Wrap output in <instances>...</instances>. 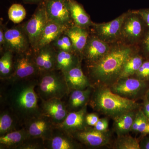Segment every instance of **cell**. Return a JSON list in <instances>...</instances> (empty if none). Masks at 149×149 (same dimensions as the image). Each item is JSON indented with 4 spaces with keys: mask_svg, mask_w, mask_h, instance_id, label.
<instances>
[{
    "mask_svg": "<svg viewBox=\"0 0 149 149\" xmlns=\"http://www.w3.org/2000/svg\"><path fill=\"white\" fill-rule=\"evenodd\" d=\"M40 74L32 50L24 53L14 54L13 73L9 79L3 81L12 82L37 78Z\"/></svg>",
    "mask_w": 149,
    "mask_h": 149,
    "instance_id": "5b68a950",
    "label": "cell"
},
{
    "mask_svg": "<svg viewBox=\"0 0 149 149\" xmlns=\"http://www.w3.org/2000/svg\"><path fill=\"white\" fill-rule=\"evenodd\" d=\"M48 21L45 3L38 5L31 18L24 24L22 27L29 38L31 47L35 51L43 30Z\"/></svg>",
    "mask_w": 149,
    "mask_h": 149,
    "instance_id": "8992f818",
    "label": "cell"
},
{
    "mask_svg": "<svg viewBox=\"0 0 149 149\" xmlns=\"http://www.w3.org/2000/svg\"><path fill=\"white\" fill-rule=\"evenodd\" d=\"M72 135L56 126L51 138L45 141L46 149H76L81 146Z\"/></svg>",
    "mask_w": 149,
    "mask_h": 149,
    "instance_id": "4fadbf2b",
    "label": "cell"
},
{
    "mask_svg": "<svg viewBox=\"0 0 149 149\" xmlns=\"http://www.w3.org/2000/svg\"><path fill=\"white\" fill-rule=\"evenodd\" d=\"M143 63V59L141 56L138 55L130 56L125 62L118 79L136 74Z\"/></svg>",
    "mask_w": 149,
    "mask_h": 149,
    "instance_id": "f1b7e54d",
    "label": "cell"
},
{
    "mask_svg": "<svg viewBox=\"0 0 149 149\" xmlns=\"http://www.w3.org/2000/svg\"><path fill=\"white\" fill-rule=\"evenodd\" d=\"M143 46L145 50L149 54V31L147 32L144 38Z\"/></svg>",
    "mask_w": 149,
    "mask_h": 149,
    "instance_id": "b9f144b4",
    "label": "cell"
},
{
    "mask_svg": "<svg viewBox=\"0 0 149 149\" xmlns=\"http://www.w3.org/2000/svg\"><path fill=\"white\" fill-rule=\"evenodd\" d=\"M93 128L95 130L101 132H105L108 130L109 120L107 118H100L98 122Z\"/></svg>",
    "mask_w": 149,
    "mask_h": 149,
    "instance_id": "e575fe53",
    "label": "cell"
},
{
    "mask_svg": "<svg viewBox=\"0 0 149 149\" xmlns=\"http://www.w3.org/2000/svg\"><path fill=\"white\" fill-rule=\"evenodd\" d=\"M51 45L57 50L74 52L72 42L70 38L65 33V32L53 41Z\"/></svg>",
    "mask_w": 149,
    "mask_h": 149,
    "instance_id": "1f68e13d",
    "label": "cell"
},
{
    "mask_svg": "<svg viewBox=\"0 0 149 149\" xmlns=\"http://www.w3.org/2000/svg\"><path fill=\"white\" fill-rule=\"evenodd\" d=\"M5 26L3 25L1 20L0 24V50L1 53L4 52L5 43Z\"/></svg>",
    "mask_w": 149,
    "mask_h": 149,
    "instance_id": "74e56055",
    "label": "cell"
},
{
    "mask_svg": "<svg viewBox=\"0 0 149 149\" xmlns=\"http://www.w3.org/2000/svg\"><path fill=\"white\" fill-rule=\"evenodd\" d=\"M138 13L149 27V9L139 10Z\"/></svg>",
    "mask_w": 149,
    "mask_h": 149,
    "instance_id": "f35d334b",
    "label": "cell"
},
{
    "mask_svg": "<svg viewBox=\"0 0 149 149\" xmlns=\"http://www.w3.org/2000/svg\"><path fill=\"white\" fill-rule=\"evenodd\" d=\"M143 24L141 19L136 15L126 17L123 24L121 34L130 40L139 39L143 32Z\"/></svg>",
    "mask_w": 149,
    "mask_h": 149,
    "instance_id": "603a6c76",
    "label": "cell"
},
{
    "mask_svg": "<svg viewBox=\"0 0 149 149\" xmlns=\"http://www.w3.org/2000/svg\"><path fill=\"white\" fill-rule=\"evenodd\" d=\"M4 51H9L14 54L24 53L32 50L29 38L22 25L5 30Z\"/></svg>",
    "mask_w": 149,
    "mask_h": 149,
    "instance_id": "52a82bcc",
    "label": "cell"
},
{
    "mask_svg": "<svg viewBox=\"0 0 149 149\" xmlns=\"http://www.w3.org/2000/svg\"><path fill=\"white\" fill-rule=\"evenodd\" d=\"M142 110L146 116L149 119V101L146 97L144 100L143 106Z\"/></svg>",
    "mask_w": 149,
    "mask_h": 149,
    "instance_id": "ab89813d",
    "label": "cell"
},
{
    "mask_svg": "<svg viewBox=\"0 0 149 149\" xmlns=\"http://www.w3.org/2000/svg\"><path fill=\"white\" fill-rule=\"evenodd\" d=\"M70 92L73 90H83L91 86L90 80L81 68L80 63L63 73Z\"/></svg>",
    "mask_w": 149,
    "mask_h": 149,
    "instance_id": "ac0fdd59",
    "label": "cell"
},
{
    "mask_svg": "<svg viewBox=\"0 0 149 149\" xmlns=\"http://www.w3.org/2000/svg\"><path fill=\"white\" fill-rule=\"evenodd\" d=\"M36 91L40 100H62L70 93L64 74L56 69L39 75Z\"/></svg>",
    "mask_w": 149,
    "mask_h": 149,
    "instance_id": "277c9868",
    "label": "cell"
},
{
    "mask_svg": "<svg viewBox=\"0 0 149 149\" xmlns=\"http://www.w3.org/2000/svg\"><path fill=\"white\" fill-rule=\"evenodd\" d=\"M141 149H149V138L145 137L140 141Z\"/></svg>",
    "mask_w": 149,
    "mask_h": 149,
    "instance_id": "60d3db41",
    "label": "cell"
},
{
    "mask_svg": "<svg viewBox=\"0 0 149 149\" xmlns=\"http://www.w3.org/2000/svg\"><path fill=\"white\" fill-rule=\"evenodd\" d=\"M67 27L48 20L43 30L35 51L48 45L65 32Z\"/></svg>",
    "mask_w": 149,
    "mask_h": 149,
    "instance_id": "44dd1931",
    "label": "cell"
},
{
    "mask_svg": "<svg viewBox=\"0 0 149 149\" xmlns=\"http://www.w3.org/2000/svg\"><path fill=\"white\" fill-rule=\"evenodd\" d=\"M74 53L57 50L55 69L64 73L80 64L79 58Z\"/></svg>",
    "mask_w": 149,
    "mask_h": 149,
    "instance_id": "d4e9b609",
    "label": "cell"
},
{
    "mask_svg": "<svg viewBox=\"0 0 149 149\" xmlns=\"http://www.w3.org/2000/svg\"><path fill=\"white\" fill-rule=\"evenodd\" d=\"M117 149H141L140 141L128 134L118 136L114 144Z\"/></svg>",
    "mask_w": 149,
    "mask_h": 149,
    "instance_id": "f546056e",
    "label": "cell"
},
{
    "mask_svg": "<svg viewBox=\"0 0 149 149\" xmlns=\"http://www.w3.org/2000/svg\"><path fill=\"white\" fill-rule=\"evenodd\" d=\"M34 52L40 74L55 69L57 50L51 44Z\"/></svg>",
    "mask_w": 149,
    "mask_h": 149,
    "instance_id": "9a60e30c",
    "label": "cell"
},
{
    "mask_svg": "<svg viewBox=\"0 0 149 149\" xmlns=\"http://www.w3.org/2000/svg\"><path fill=\"white\" fill-rule=\"evenodd\" d=\"M26 11L23 6L20 4H13L8 10L9 18L15 24H19L26 17Z\"/></svg>",
    "mask_w": 149,
    "mask_h": 149,
    "instance_id": "4dcf8cb0",
    "label": "cell"
},
{
    "mask_svg": "<svg viewBox=\"0 0 149 149\" xmlns=\"http://www.w3.org/2000/svg\"><path fill=\"white\" fill-rule=\"evenodd\" d=\"M14 54L9 51L2 53L0 58V79L5 81L9 79L13 73Z\"/></svg>",
    "mask_w": 149,
    "mask_h": 149,
    "instance_id": "83f0119b",
    "label": "cell"
},
{
    "mask_svg": "<svg viewBox=\"0 0 149 149\" xmlns=\"http://www.w3.org/2000/svg\"><path fill=\"white\" fill-rule=\"evenodd\" d=\"M28 138L23 127L0 136V149H18Z\"/></svg>",
    "mask_w": 149,
    "mask_h": 149,
    "instance_id": "ffe728a7",
    "label": "cell"
},
{
    "mask_svg": "<svg viewBox=\"0 0 149 149\" xmlns=\"http://www.w3.org/2000/svg\"><path fill=\"white\" fill-rule=\"evenodd\" d=\"M132 50L128 47L110 49L102 58L91 64V77L100 86H111L118 80L124 65L132 55Z\"/></svg>",
    "mask_w": 149,
    "mask_h": 149,
    "instance_id": "7a4b0ae2",
    "label": "cell"
},
{
    "mask_svg": "<svg viewBox=\"0 0 149 149\" xmlns=\"http://www.w3.org/2000/svg\"><path fill=\"white\" fill-rule=\"evenodd\" d=\"M139 133L144 135L149 134V119L146 116L144 113L142 116V121L139 128Z\"/></svg>",
    "mask_w": 149,
    "mask_h": 149,
    "instance_id": "d590c367",
    "label": "cell"
},
{
    "mask_svg": "<svg viewBox=\"0 0 149 149\" xmlns=\"http://www.w3.org/2000/svg\"><path fill=\"white\" fill-rule=\"evenodd\" d=\"M40 111L58 126L61 124L68 114L66 103L61 99H52L41 100Z\"/></svg>",
    "mask_w": 149,
    "mask_h": 149,
    "instance_id": "7c38bea8",
    "label": "cell"
},
{
    "mask_svg": "<svg viewBox=\"0 0 149 149\" xmlns=\"http://www.w3.org/2000/svg\"><path fill=\"white\" fill-rule=\"evenodd\" d=\"M100 118L97 114L95 113H87L85 117V120L88 126L93 127L96 125Z\"/></svg>",
    "mask_w": 149,
    "mask_h": 149,
    "instance_id": "8d00e7d4",
    "label": "cell"
},
{
    "mask_svg": "<svg viewBox=\"0 0 149 149\" xmlns=\"http://www.w3.org/2000/svg\"><path fill=\"white\" fill-rule=\"evenodd\" d=\"M146 86V81L128 77L118 79L109 88L113 93L121 97L136 101L143 93Z\"/></svg>",
    "mask_w": 149,
    "mask_h": 149,
    "instance_id": "ba28073f",
    "label": "cell"
},
{
    "mask_svg": "<svg viewBox=\"0 0 149 149\" xmlns=\"http://www.w3.org/2000/svg\"><path fill=\"white\" fill-rule=\"evenodd\" d=\"M93 92L92 86L83 90H73L70 92L66 103L68 112L77 111L88 104Z\"/></svg>",
    "mask_w": 149,
    "mask_h": 149,
    "instance_id": "d6986e66",
    "label": "cell"
},
{
    "mask_svg": "<svg viewBox=\"0 0 149 149\" xmlns=\"http://www.w3.org/2000/svg\"><path fill=\"white\" fill-rule=\"evenodd\" d=\"M106 42L98 37H93L88 39L83 53L91 64L102 58L110 50Z\"/></svg>",
    "mask_w": 149,
    "mask_h": 149,
    "instance_id": "e0dca14e",
    "label": "cell"
},
{
    "mask_svg": "<svg viewBox=\"0 0 149 149\" xmlns=\"http://www.w3.org/2000/svg\"><path fill=\"white\" fill-rule=\"evenodd\" d=\"M70 16L74 24L86 28L92 22L90 17L86 13L83 7L74 0H67Z\"/></svg>",
    "mask_w": 149,
    "mask_h": 149,
    "instance_id": "cb8c5ba5",
    "label": "cell"
},
{
    "mask_svg": "<svg viewBox=\"0 0 149 149\" xmlns=\"http://www.w3.org/2000/svg\"><path fill=\"white\" fill-rule=\"evenodd\" d=\"M146 97L147 100L149 101V90L147 91L146 93Z\"/></svg>",
    "mask_w": 149,
    "mask_h": 149,
    "instance_id": "ee69618b",
    "label": "cell"
},
{
    "mask_svg": "<svg viewBox=\"0 0 149 149\" xmlns=\"http://www.w3.org/2000/svg\"><path fill=\"white\" fill-rule=\"evenodd\" d=\"M18 149H46L45 141L40 138H28Z\"/></svg>",
    "mask_w": 149,
    "mask_h": 149,
    "instance_id": "d6a6232c",
    "label": "cell"
},
{
    "mask_svg": "<svg viewBox=\"0 0 149 149\" xmlns=\"http://www.w3.org/2000/svg\"><path fill=\"white\" fill-rule=\"evenodd\" d=\"M55 126L49 117L42 113L26 120L22 125L29 138H40L45 141L51 138Z\"/></svg>",
    "mask_w": 149,
    "mask_h": 149,
    "instance_id": "9c48e42d",
    "label": "cell"
},
{
    "mask_svg": "<svg viewBox=\"0 0 149 149\" xmlns=\"http://www.w3.org/2000/svg\"><path fill=\"white\" fill-rule=\"evenodd\" d=\"M137 111L127 112L113 118V129L118 136L126 135L131 131Z\"/></svg>",
    "mask_w": 149,
    "mask_h": 149,
    "instance_id": "4316f807",
    "label": "cell"
},
{
    "mask_svg": "<svg viewBox=\"0 0 149 149\" xmlns=\"http://www.w3.org/2000/svg\"><path fill=\"white\" fill-rule=\"evenodd\" d=\"M126 17V15L123 14L109 22L94 24L95 31L98 37L105 42L116 39L121 34Z\"/></svg>",
    "mask_w": 149,
    "mask_h": 149,
    "instance_id": "5bb4252c",
    "label": "cell"
},
{
    "mask_svg": "<svg viewBox=\"0 0 149 149\" xmlns=\"http://www.w3.org/2000/svg\"><path fill=\"white\" fill-rule=\"evenodd\" d=\"M87 105L77 111L69 112L63 122L58 127L70 134L84 130L88 127L85 120Z\"/></svg>",
    "mask_w": 149,
    "mask_h": 149,
    "instance_id": "2e32d148",
    "label": "cell"
},
{
    "mask_svg": "<svg viewBox=\"0 0 149 149\" xmlns=\"http://www.w3.org/2000/svg\"><path fill=\"white\" fill-rule=\"evenodd\" d=\"M44 3L49 21L67 28L73 25L67 0H46Z\"/></svg>",
    "mask_w": 149,
    "mask_h": 149,
    "instance_id": "30bf717a",
    "label": "cell"
},
{
    "mask_svg": "<svg viewBox=\"0 0 149 149\" xmlns=\"http://www.w3.org/2000/svg\"><path fill=\"white\" fill-rule=\"evenodd\" d=\"M22 127L17 117L8 108L0 113V136L20 129Z\"/></svg>",
    "mask_w": 149,
    "mask_h": 149,
    "instance_id": "484cf974",
    "label": "cell"
},
{
    "mask_svg": "<svg viewBox=\"0 0 149 149\" xmlns=\"http://www.w3.org/2000/svg\"><path fill=\"white\" fill-rule=\"evenodd\" d=\"M65 33L70 38L74 52L83 53L88 39L85 28L74 24L68 27Z\"/></svg>",
    "mask_w": 149,
    "mask_h": 149,
    "instance_id": "7402d4cb",
    "label": "cell"
},
{
    "mask_svg": "<svg viewBox=\"0 0 149 149\" xmlns=\"http://www.w3.org/2000/svg\"><path fill=\"white\" fill-rule=\"evenodd\" d=\"M137 78L146 81L149 80V61L143 62L136 72Z\"/></svg>",
    "mask_w": 149,
    "mask_h": 149,
    "instance_id": "836d02e7",
    "label": "cell"
},
{
    "mask_svg": "<svg viewBox=\"0 0 149 149\" xmlns=\"http://www.w3.org/2000/svg\"><path fill=\"white\" fill-rule=\"evenodd\" d=\"M46 0H23L24 3L30 4L39 5L45 2Z\"/></svg>",
    "mask_w": 149,
    "mask_h": 149,
    "instance_id": "7bdbcfd3",
    "label": "cell"
},
{
    "mask_svg": "<svg viewBox=\"0 0 149 149\" xmlns=\"http://www.w3.org/2000/svg\"><path fill=\"white\" fill-rule=\"evenodd\" d=\"M72 137L80 143L90 148H98L109 143L111 135L109 131L101 132L93 127L88 126L84 130L71 134Z\"/></svg>",
    "mask_w": 149,
    "mask_h": 149,
    "instance_id": "8fae6325",
    "label": "cell"
},
{
    "mask_svg": "<svg viewBox=\"0 0 149 149\" xmlns=\"http://www.w3.org/2000/svg\"><path fill=\"white\" fill-rule=\"evenodd\" d=\"M37 78L6 81L8 88L1 91V102L16 116L22 126L26 120L41 113L36 91Z\"/></svg>",
    "mask_w": 149,
    "mask_h": 149,
    "instance_id": "6da1fadb",
    "label": "cell"
},
{
    "mask_svg": "<svg viewBox=\"0 0 149 149\" xmlns=\"http://www.w3.org/2000/svg\"><path fill=\"white\" fill-rule=\"evenodd\" d=\"M89 102L96 111L113 119L127 112L138 110L140 107L136 101L121 97L105 86H100L93 91Z\"/></svg>",
    "mask_w": 149,
    "mask_h": 149,
    "instance_id": "3957f363",
    "label": "cell"
}]
</instances>
